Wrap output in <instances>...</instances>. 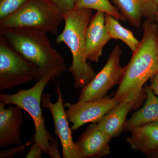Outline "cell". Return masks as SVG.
Masks as SVG:
<instances>
[{
	"label": "cell",
	"mask_w": 158,
	"mask_h": 158,
	"mask_svg": "<svg viewBox=\"0 0 158 158\" xmlns=\"http://www.w3.org/2000/svg\"><path fill=\"white\" fill-rule=\"evenodd\" d=\"M156 6L157 9L155 15V21L158 24V0H152Z\"/></svg>",
	"instance_id": "obj_24"
},
{
	"label": "cell",
	"mask_w": 158,
	"mask_h": 158,
	"mask_svg": "<svg viewBox=\"0 0 158 158\" xmlns=\"http://www.w3.org/2000/svg\"><path fill=\"white\" fill-rule=\"evenodd\" d=\"M93 10H73L64 15L65 26L56 39L57 44L64 43L70 50L72 62L68 70L72 74L76 88H82L96 75L94 69L87 62L85 47L86 31Z\"/></svg>",
	"instance_id": "obj_3"
},
{
	"label": "cell",
	"mask_w": 158,
	"mask_h": 158,
	"mask_svg": "<svg viewBox=\"0 0 158 158\" xmlns=\"http://www.w3.org/2000/svg\"><path fill=\"white\" fill-rule=\"evenodd\" d=\"M5 106L0 102V147L21 145L23 110L16 105L8 108H5Z\"/></svg>",
	"instance_id": "obj_10"
},
{
	"label": "cell",
	"mask_w": 158,
	"mask_h": 158,
	"mask_svg": "<svg viewBox=\"0 0 158 158\" xmlns=\"http://www.w3.org/2000/svg\"><path fill=\"white\" fill-rule=\"evenodd\" d=\"M136 108L132 101L126 100L118 103L97 123L100 129L111 140L124 130L128 113Z\"/></svg>",
	"instance_id": "obj_14"
},
{
	"label": "cell",
	"mask_w": 158,
	"mask_h": 158,
	"mask_svg": "<svg viewBox=\"0 0 158 158\" xmlns=\"http://www.w3.org/2000/svg\"><path fill=\"white\" fill-rule=\"evenodd\" d=\"M110 140L100 129L97 123H92L75 143L83 158H97L110 154Z\"/></svg>",
	"instance_id": "obj_12"
},
{
	"label": "cell",
	"mask_w": 158,
	"mask_h": 158,
	"mask_svg": "<svg viewBox=\"0 0 158 158\" xmlns=\"http://www.w3.org/2000/svg\"><path fill=\"white\" fill-rule=\"evenodd\" d=\"M146 101L143 107L133 114L127 120L124 130L131 132L135 128L154 122H158V97L155 94L150 86L145 88Z\"/></svg>",
	"instance_id": "obj_16"
},
{
	"label": "cell",
	"mask_w": 158,
	"mask_h": 158,
	"mask_svg": "<svg viewBox=\"0 0 158 158\" xmlns=\"http://www.w3.org/2000/svg\"><path fill=\"white\" fill-rule=\"evenodd\" d=\"M150 82V87L155 94L158 97V73L151 78Z\"/></svg>",
	"instance_id": "obj_23"
},
{
	"label": "cell",
	"mask_w": 158,
	"mask_h": 158,
	"mask_svg": "<svg viewBox=\"0 0 158 158\" xmlns=\"http://www.w3.org/2000/svg\"><path fill=\"white\" fill-rule=\"evenodd\" d=\"M50 81L48 79H41L31 88L21 89L14 94L1 93L0 102L19 106L28 113L35 126L34 142L39 144L43 152L51 158H60L58 141L47 130L41 109L43 92Z\"/></svg>",
	"instance_id": "obj_4"
},
{
	"label": "cell",
	"mask_w": 158,
	"mask_h": 158,
	"mask_svg": "<svg viewBox=\"0 0 158 158\" xmlns=\"http://www.w3.org/2000/svg\"><path fill=\"white\" fill-rule=\"evenodd\" d=\"M32 142L33 141H31L25 144L16 145V146L9 148L6 150H1L0 151V158H12L16 154H24L26 148L30 146Z\"/></svg>",
	"instance_id": "obj_20"
},
{
	"label": "cell",
	"mask_w": 158,
	"mask_h": 158,
	"mask_svg": "<svg viewBox=\"0 0 158 158\" xmlns=\"http://www.w3.org/2000/svg\"><path fill=\"white\" fill-rule=\"evenodd\" d=\"M28 0H0V20L14 13Z\"/></svg>",
	"instance_id": "obj_19"
},
{
	"label": "cell",
	"mask_w": 158,
	"mask_h": 158,
	"mask_svg": "<svg viewBox=\"0 0 158 158\" xmlns=\"http://www.w3.org/2000/svg\"><path fill=\"white\" fill-rule=\"evenodd\" d=\"M105 25L110 39L121 40L127 46L132 53L136 50L140 40L135 37L132 31L121 25L118 19L109 15L105 14Z\"/></svg>",
	"instance_id": "obj_17"
},
{
	"label": "cell",
	"mask_w": 158,
	"mask_h": 158,
	"mask_svg": "<svg viewBox=\"0 0 158 158\" xmlns=\"http://www.w3.org/2000/svg\"><path fill=\"white\" fill-rule=\"evenodd\" d=\"M110 40L105 25V14L97 11L90 19L85 35L88 60L98 63L103 49Z\"/></svg>",
	"instance_id": "obj_11"
},
{
	"label": "cell",
	"mask_w": 158,
	"mask_h": 158,
	"mask_svg": "<svg viewBox=\"0 0 158 158\" xmlns=\"http://www.w3.org/2000/svg\"><path fill=\"white\" fill-rule=\"evenodd\" d=\"M46 32L32 28L0 29V35L13 49L38 67L40 80H55L66 69L65 60L53 48Z\"/></svg>",
	"instance_id": "obj_2"
},
{
	"label": "cell",
	"mask_w": 158,
	"mask_h": 158,
	"mask_svg": "<svg viewBox=\"0 0 158 158\" xmlns=\"http://www.w3.org/2000/svg\"><path fill=\"white\" fill-rule=\"evenodd\" d=\"M56 93L58 99L56 103L51 100V94H43L41 98L42 107L48 109L52 113L55 127V135L59 137L62 147V158H83L81 153L74 142L72 135L71 128L63 102L61 88L57 84Z\"/></svg>",
	"instance_id": "obj_8"
},
{
	"label": "cell",
	"mask_w": 158,
	"mask_h": 158,
	"mask_svg": "<svg viewBox=\"0 0 158 158\" xmlns=\"http://www.w3.org/2000/svg\"><path fill=\"white\" fill-rule=\"evenodd\" d=\"M43 151L39 144L33 141L31 148L28 152L26 157L27 158H41Z\"/></svg>",
	"instance_id": "obj_22"
},
{
	"label": "cell",
	"mask_w": 158,
	"mask_h": 158,
	"mask_svg": "<svg viewBox=\"0 0 158 158\" xmlns=\"http://www.w3.org/2000/svg\"><path fill=\"white\" fill-rule=\"evenodd\" d=\"M64 15L52 0H28L21 7L2 19L0 29L32 28L58 34Z\"/></svg>",
	"instance_id": "obj_5"
},
{
	"label": "cell",
	"mask_w": 158,
	"mask_h": 158,
	"mask_svg": "<svg viewBox=\"0 0 158 158\" xmlns=\"http://www.w3.org/2000/svg\"><path fill=\"white\" fill-rule=\"evenodd\" d=\"M122 51L115 46L101 70L88 84L82 88L78 101L88 102L102 98L115 85L119 84L125 67L120 65Z\"/></svg>",
	"instance_id": "obj_7"
},
{
	"label": "cell",
	"mask_w": 158,
	"mask_h": 158,
	"mask_svg": "<svg viewBox=\"0 0 158 158\" xmlns=\"http://www.w3.org/2000/svg\"><path fill=\"white\" fill-rule=\"evenodd\" d=\"M38 67L23 57L0 35V92L39 81Z\"/></svg>",
	"instance_id": "obj_6"
},
{
	"label": "cell",
	"mask_w": 158,
	"mask_h": 158,
	"mask_svg": "<svg viewBox=\"0 0 158 158\" xmlns=\"http://www.w3.org/2000/svg\"><path fill=\"white\" fill-rule=\"evenodd\" d=\"M148 158H158V149L148 156Z\"/></svg>",
	"instance_id": "obj_25"
},
{
	"label": "cell",
	"mask_w": 158,
	"mask_h": 158,
	"mask_svg": "<svg viewBox=\"0 0 158 158\" xmlns=\"http://www.w3.org/2000/svg\"><path fill=\"white\" fill-rule=\"evenodd\" d=\"M127 141L135 151H140L147 156L158 149V122L135 128Z\"/></svg>",
	"instance_id": "obj_15"
},
{
	"label": "cell",
	"mask_w": 158,
	"mask_h": 158,
	"mask_svg": "<svg viewBox=\"0 0 158 158\" xmlns=\"http://www.w3.org/2000/svg\"><path fill=\"white\" fill-rule=\"evenodd\" d=\"M114 98L105 96L102 98L88 102L78 101L75 103L66 102V115L72 123L71 129L77 130L87 123H98L109 111L118 104Z\"/></svg>",
	"instance_id": "obj_9"
},
{
	"label": "cell",
	"mask_w": 158,
	"mask_h": 158,
	"mask_svg": "<svg viewBox=\"0 0 158 158\" xmlns=\"http://www.w3.org/2000/svg\"><path fill=\"white\" fill-rule=\"evenodd\" d=\"M132 27L140 28L142 19L155 21L157 7L152 0H111Z\"/></svg>",
	"instance_id": "obj_13"
},
{
	"label": "cell",
	"mask_w": 158,
	"mask_h": 158,
	"mask_svg": "<svg viewBox=\"0 0 158 158\" xmlns=\"http://www.w3.org/2000/svg\"><path fill=\"white\" fill-rule=\"evenodd\" d=\"M146 19L142 24L143 34L138 48L132 54L114 98L118 102L132 101L136 107L146 97L144 84L158 73V24Z\"/></svg>",
	"instance_id": "obj_1"
},
{
	"label": "cell",
	"mask_w": 158,
	"mask_h": 158,
	"mask_svg": "<svg viewBox=\"0 0 158 158\" xmlns=\"http://www.w3.org/2000/svg\"><path fill=\"white\" fill-rule=\"evenodd\" d=\"M63 15L73 10L77 0H52Z\"/></svg>",
	"instance_id": "obj_21"
},
{
	"label": "cell",
	"mask_w": 158,
	"mask_h": 158,
	"mask_svg": "<svg viewBox=\"0 0 158 158\" xmlns=\"http://www.w3.org/2000/svg\"><path fill=\"white\" fill-rule=\"evenodd\" d=\"M90 9L109 15L118 20L125 22L126 19L109 0H77L73 10Z\"/></svg>",
	"instance_id": "obj_18"
}]
</instances>
